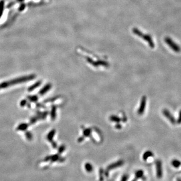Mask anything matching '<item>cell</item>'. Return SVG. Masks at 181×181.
Listing matches in <instances>:
<instances>
[{"mask_svg":"<svg viewBox=\"0 0 181 181\" xmlns=\"http://www.w3.org/2000/svg\"><path fill=\"white\" fill-rule=\"evenodd\" d=\"M35 76L34 75H31L29 76L22 77L21 78H18L17 79H15L13 80H11L9 82H5L0 84V90L2 89H5L10 86L14 85L15 84L22 83L24 82H26L29 81L31 80L35 79Z\"/></svg>","mask_w":181,"mask_h":181,"instance_id":"1","label":"cell"},{"mask_svg":"<svg viewBox=\"0 0 181 181\" xmlns=\"http://www.w3.org/2000/svg\"><path fill=\"white\" fill-rule=\"evenodd\" d=\"M132 32L135 35L138 36L140 38H141L143 40L147 42L151 48H153L154 47V43L150 35L143 33L141 31H140L138 29L136 28H134L132 29Z\"/></svg>","mask_w":181,"mask_h":181,"instance_id":"2","label":"cell"},{"mask_svg":"<svg viewBox=\"0 0 181 181\" xmlns=\"http://www.w3.org/2000/svg\"><path fill=\"white\" fill-rule=\"evenodd\" d=\"M165 41L167 43V44L170 46L171 48L174 50L175 52L179 53L181 51L180 46L174 42L170 37H166L165 38Z\"/></svg>","mask_w":181,"mask_h":181,"instance_id":"3","label":"cell"},{"mask_svg":"<svg viewBox=\"0 0 181 181\" xmlns=\"http://www.w3.org/2000/svg\"><path fill=\"white\" fill-rule=\"evenodd\" d=\"M155 166H156L157 177L159 179H161L163 177V168H162V161L160 160H156Z\"/></svg>","mask_w":181,"mask_h":181,"instance_id":"4","label":"cell"},{"mask_svg":"<svg viewBox=\"0 0 181 181\" xmlns=\"http://www.w3.org/2000/svg\"><path fill=\"white\" fill-rule=\"evenodd\" d=\"M163 115L170 121L172 124H175L177 123V120L171 112L167 109H165L163 110Z\"/></svg>","mask_w":181,"mask_h":181,"instance_id":"5","label":"cell"},{"mask_svg":"<svg viewBox=\"0 0 181 181\" xmlns=\"http://www.w3.org/2000/svg\"><path fill=\"white\" fill-rule=\"evenodd\" d=\"M123 164H124V162L123 160H119L113 164H111L109 166H108L106 170V174H108V172L111 170H112L115 168L122 166L123 165Z\"/></svg>","mask_w":181,"mask_h":181,"instance_id":"6","label":"cell"},{"mask_svg":"<svg viewBox=\"0 0 181 181\" xmlns=\"http://www.w3.org/2000/svg\"><path fill=\"white\" fill-rule=\"evenodd\" d=\"M146 96H144L142 97L141 100L140 105L137 111V113L139 115H142L144 113L146 107Z\"/></svg>","mask_w":181,"mask_h":181,"instance_id":"7","label":"cell"},{"mask_svg":"<svg viewBox=\"0 0 181 181\" xmlns=\"http://www.w3.org/2000/svg\"><path fill=\"white\" fill-rule=\"evenodd\" d=\"M44 160L46 162L51 160L52 162H56V161H58L60 162H62L65 160V159L63 158H62V157H60L58 154H55V155H51L49 156H47L45 158Z\"/></svg>","mask_w":181,"mask_h":181,"instance_id":"8","label":"cell"},{"mask_svg":"<svg viewBox=\"0 0 181 181\" xmlns=\"http://www.w3.org/2000/svg\"><path fill=\"white\" fill-rule=\"evenodd\" d=\"M51 88V85L50 84H47V85H46L45 87L42 89L41 90L39 91V94L41 95H43L44 94H45L47 91L49 90Z\"/></svg>","mask_w":181,"mask_h":181,"instance_id":"9","label":"cell"},{"mask_svg":"<svg viewBox=\"0 0 181 181\" xmlns=\"http://www.w3.org/2000/svg\"><path fill=\"white\" fill-rule=\"evenodd\" d=\"M153 155H154L153 153L151 151H147L144 153V154H143L142 157H143V159L144 161H146L149 157L153 156Z\"/></svg>","mask_w":181,"mask_h":181,"instance_id":"10","label":"cell"},{"mask_svg":"<svg viewBox=\"0 0 181 181\" xmlns=\"http://www.w3.org/2000/svg\"><path fill=\"white\" fill-rule=\"evenodd\" d=\"M171 164L172 165L176 168H178L181 166V161L177 159H174L173 160H172Z\"/></svg>","mask_w":181,"mask_h":181,"instance_id":"11","label":"cell"},{"mask_svg":"<svg viewBox=\"0 0 181 181\" xmlns=\"http://www.w3.org/2000/svg\"><path fill=\"white\" fill-rule=\"evenodd\" d=\"M143 174H144V172L142 170L137 171L135 173V178H136L137 179H142L143 180H144V179L143 178H145V177H144Z\"/></svg>","mask_w":181,"mask_h":181,"instance_id":"12","label":"cell"},{"mask_svg":"<svg viewBox=\"0 0 181 181\" xmlns=\"http://www.w3.org/2000/svg\"><path fill=\"white\" fill-rule=\"evenodd\" d=\"M41 81H38L37 82H36V83H35L34 85H33L32 86H30L28 89V91L31 92V91H32L34 90L36 88L39 87L41 84Z\"/></svg>","mask_w":181,"mask_h":181,"instance_id":"13","label":"cell"},{"mask_svg":"<svg viewBox=\"0 0 181 181\" xmlns=\"http://www.w3.org/2000/svg\"><path fill=\"white\" fill-rule=\"evenodd\" d=\"M55 130L54 129L52 130L48 134V135L47 136V139L49 141L52 142V139H53V136L55 135Z\"/></svg>","mask_w":181,"mask_h":181,"instance_id":"14","label":"cell"},{"mask_svg":"<svg viewBox=\"0 0 181 181\" xmlns=\"http://www.w3.org/2000/svg\"><path fill=\"white\" fill-rule=\"evenodd\" d=\"M56 107L54 106H52L51 111V113H50L51 118V119H52V120H54L55 119V118H56Z\"/></svg>","mask_w":181,"mask_h":181,"instance_id":"15","label":"cell"},{"mask_svg":"<svg viewBox=\"0 0 181 181\" xmlns=\"http://www.w3.org/2000/svg\"><path fill=\"white\" fill-rule=\"evenodd\" d=\"M28 127V125L26 123H22L19 125V126L17 127V130H20V131H24L25 130L27 127Z\"/></svg>","mask_w":181,"mask_h":181,"instance_id":"16","label":"cell"},{"mask_svg":"<svg viewBox=\"0 0 181 181\" xmlns=\"http://www.w3.org/2000/svg\"><path fill=\"white\" fill-rule=\"evenodd\" d=\"M85 169L88 172V173H91L92 172L93 170V167L92 166V164L89 163H87L85 164Z\"/></svg>","mask_w":181,"mask_h":181,"instance_id":"17","label":"cell"},{"mask_svg":"<svg viewBox=\"0 0 181 181\" xmlns=\"http://www.w3.org/2000/svg\"><path fill=\"white\" fill-rule=\"evenodd\" d=\"M110 119L111 121L116 122V123H119L120 121H121V119L118 117L115 116V115L111 116L110 117Z\"/></svg>","mask_w":181,"mask_h":181,"instance_id":"18","label":"cell"},{"mask_svg":"<svg viewBox=\"0 0 181 181\" xmlns=\"http://www.w3.org/2000/svg\"><path fill=\"white\" fill-rule=\"evenodd\" d=\"M4 2L3 0H1L0 1V17H1L2 14H3V9H4Z\"/></svg>","mask_w":181,"mask_h":181,"instance_id":"19","label":"cell"},{"mask_svg":"<svg viewBox=\"0 0 181 181\" xmlns=\"http://www.w3.org/2000/svg\"><path fill=\"white\" fill-rule=\"evenodd\" d=\"M28 99L31 102H36L38 100V97L37 96H28Z\"/></svg>","mask_w":181,"mask_h":181,"instance_id":"20","label":"cell"},{"mask_svg":"<svg viewBox=\"0 0 181 181\" xmlns=\"http://www.w3.org/2000/svg\"><path fill=\"white\" fill-rule=\"evenodd\" d=\"M91 130L90 129H85L83 132L84 135L85 136H88L90 135L91 134Z\"/></svg>","mask_w":181,"mask_h":181,"instance_id":"21","label":"cell"},{"mask_svg":"<svg viewBox=\"0 0 181 181\" xmlns=\"http://www.w3.org/2000/svg\"><path fill=\"white\" fill-rule=\"evenodd\" d=\"M103 171L102 169H100L99 171V177H100V181H104L103 178Z\"/></svg>","mask_w":181,"mask_h":181,"instance_id":"22","label":"cell"},{"mask_svg":"<svg viewBox=\"0 0 181 181\" xmlns=\"http://www.w3.org/2000/svg\"><path fill=\"white\" fill-rule=\"evenodd\" d=\"M25 135H26V137H27V138L28 139L30 140V139H31L32 138V134H31L30 132H27L26 133Z\"/></svg>","mask_w":181,"mask_h":181,"instance_id":"23","label":"cell"},{"mask_svg":"<svg viewBox=\"0 0 181 181\" xmlns=\"http://www.w3.org/2000/svg\"><path fill=\"white\" fill-rule=\"evenodd\" d=\"M65 150V146L64 145H61L58 149V153H61L64 150Z\"/></svg>","mask_w":181,"mask_h":181,"instance_id":"24","label":"cell"},{"mask_svg":"<svg viewBox=\"0 0 181 181\" xmlns=\"http://www.w3.org/2000/svg\"><path fill=\"white\" fill-rule=\"evenodd\" d=\"M128 179V176L127 175H124L122 176L121 181H127Z\"/></svg>","mask_w":181,"mask_h":181,"instance_id":"25","label":"cell"},{"mask_svg":"<svg viewBox=\"0 0 181 181\" xmlns=\"http://www.w3.org/2000/svg\"><path fill=\"white\" fill-rule=\"evenodd\" d=\"M177 123L178 124H181V110H180V111L179 112V117L177 120Z\"/></svg>","mask_w":181,"mask_h":181,"instance_id":"26","label":"cell"},{"mask_svg":"<svg viewBox=\"0 0 181 181\" xmlns=\"http://www.w3.org/2000/svg\"><path fill=\"white\" fill-rule=\"evenodd\" d=\"M26 103H27V101L26 100H22L20 103V105L21 106H24L25 105H26Z\"/></svg>","mask_w":181,"mask_h":181,"instance_id":"27","label":"cell"},{"mask_svg":"<svg viewBox=\"0 0 181 181\" xmlns=\"http://www.w3.org/2000/svg\"><path fill=\"white\" fill-rule=\"evenodd\" d=\"M84 137H81L78 139V141L79 142H82V141H83L84 140Z\"/></svg>","mask_w":181,"mask_h":181,"instance_id":"28","label":"cell"},{"mask_svg":"<svg viewBox=\"0 0 181 181\" xmlns=\"http://www.w3.org/2000/svg\"><path fill=\"white\" fill-rule=\"evenodd\" d=\"M116 127L117 128V129H120L121 128V126L120 125V124H118L116 126Z\"/></svg>","mask_w":181,"mask_h":181,"instance_id":"29","label":"cell"},{"mask_svg":"<svg viewBox=\"0 0 181 181\" xmlns=\"http://www.w3.org/2000/svg\"><path fill=\"white\" fill-rule=\"evenodd\" d=\"M177 181H181V179H180V178H178V180H177Z\"/></svg>","mask_w":181,"mask_h":181,"instance_id":"30","label":"cell"},{"mask_svg":"<svg viewBox=\"0 0 181 181\" xmlns=\"http://www.w3.org/2000/svg\"><path fill=\"white\" fill-rule=\"evenodd\" d=\"M137 181V179H136V178H135V179H134V180H132V181Z\"/></svg>","mask_w":181,"mask_h":181,"instance_id":"31","label":"cell"}]
</instances>
